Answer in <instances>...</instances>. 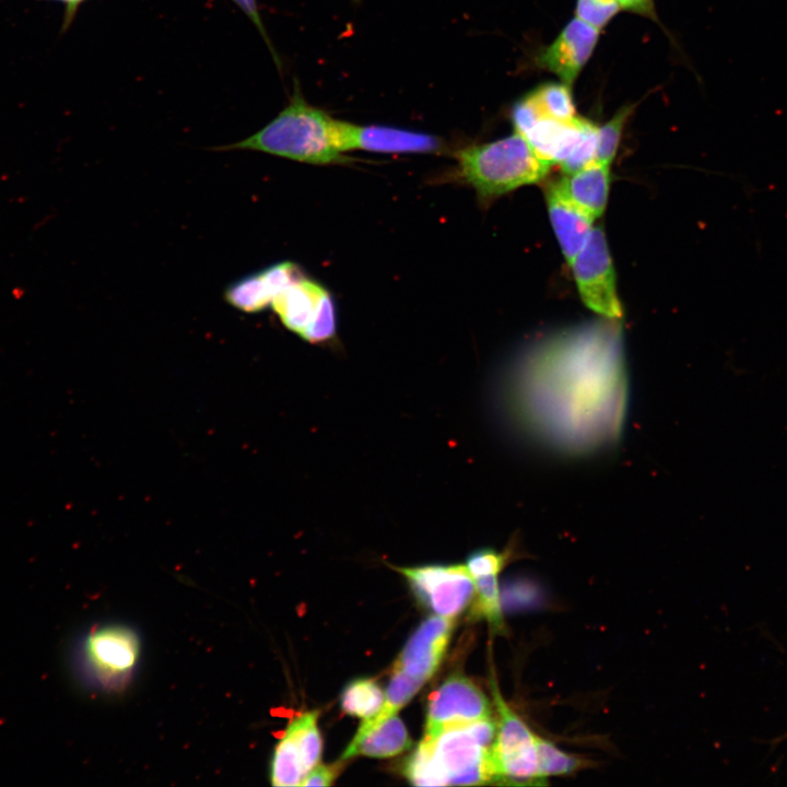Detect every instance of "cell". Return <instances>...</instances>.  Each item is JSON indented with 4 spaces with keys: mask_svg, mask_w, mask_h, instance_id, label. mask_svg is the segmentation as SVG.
Returning a JSON list of instances; mask_svg holds the SVG:
<instances>
[{
    "mask_svg": "<svg viewBox=\"0 0 787 787\" xmlns=\"http://www.w3.org/2000/svg\"><path fill=\"white\" fill-rule=\"evenodd\" d=\"M339 119L307 103L295 87L287 106L262 129L218 150H251L289 160L324 165L344 160Z\"/></svg>",
    "mask_w": 787,
    "mask_h": 787,
    "instance_id": "cell-1",
    "label": "cell"
},
{
    "mask_svg": "<svg viewBox=\"0 0 787 787\" xmlns=\"http://www.w3.org/2000/svg\"><path fill=\"white\" fill-rule=\"evenodd\" d=\"M458 173L482 201L493 200L521 186L543 179L552 164L540 158L519 133L461 149Z\"/></svg>",
    "mask_w": 787,
    "mask_h": 787,
    "instance_id": "cell-2",
    "label": "cell"
},
{
    "mask_svg": "<svg viewBox=\"0 0 787 787\" xmlns=\"http://www.w3.org/2000/svg\"><path fill=\"white\" fill-rule=\"evenodd\" d=\"M496 735L492 717L450 726L431 739L423 738L448 785L492 783L491 748Z\"/></svg>",
    "mask_w": 787,
    "mask_h": 787,
    "instance_id": "cell-3",
    "label": "cell"
},
{
    "mask_svg": "<svg viewBox=\"0 0 787 787\" xmlns=\"http://www.w3.org/2000/svg\"><path fill=\"white\" fill-rule=\"evenodd\" d=\"M139 657L138 634L125 625L109 624L90 631L82 638L75 662L87 682L116 691L128 683Z\"/></svg>",
    "mask_w": 787,
    "mask_h": 787,
    "instance_id": "cell-4",
    "label": "cell"
},
{
    "mask_svg": "<svg viewBox=\"0 0 787 787\" xmlns=\"http://www.w3.org/2000/svg\"><path fill=\"white\" fill-rule=\"evenodd\" d=\"M491 692L498 719L491 748L492 783L502 785H543L538 767L537 736L504 701L497 683Z\"/></svg>",
    "mask_w": 787,
    "mask_h": 787,
    "instance_id": "cell-5",
    "label": "cell"
},
{
    "mask_svg": "<svg viewBox=\"0 0 787 787\" xmlns=\"http://www.w3.org/2000/svg\"><path fill=\"white\" fill-rule=\"evenodd\" d=\"M271 307L289 330L309 343H324L336 334L332 297L316 281L297 277L273 297Z\"/></svg>",
    "mask_w": 787,
    "mask_h": 787,
    "instance_id": "cell-6",
    "label": "cell"
},
{
    "mask_svg": "<svg viewBox=\"0 0 787 787\" xmlns=\"http://www.w3.org/2000/svg\"><path fill=\"white\" fill-rule=\"evenodd\" d=\"M586 306L610 319L622 317L615 273L603 230L594 227L583 249L569 265Z\"/></svg>",
    "mask_w": 787,
    "mask_h": 787,
    "instance_id": "cell-7",
    "label": "cell"
},
{
    "mask_svg": "<svg viewBox=\"0 0 787 787\" xmlns=\"http://www.w3.org/2000/svg\"><path fill=\"white\" fill-rule=\"evenodd\" d=\"M395 568L407 578L419 600L436 615L454 619L474 597V579L466 565Z\"/></svg>",
    "mask_w": 787,
    "mask_h": 787,
    "instance_id": "cell-8",
    "label": "cell"
},
{
    "mask_svg": "<svg viewBox=\"0 0 787 787\" xmlns=\"http://www.w3.org/2000/svg\"><path fill=\"white\" fill-rule=\"evenodd\" d=\"M491 717V705L481 689L462 674L449 676L428 697L425 739L443 729Z\"/></svg>",
    "mask_w": 787,
    "mask_h": 787,
    "instance_id": "cell-9",
    "label": "cell"
},
{
    "mask_svg": "<svg viewBox=\"0 0 787 787\" xmlns=\"http://www.w3.org/2000/svg\"><path fill=\"white\" fill-rule=\"evenodd\" d=\"M342 152L363 150L379 153H431L441 148L436 137L388 126H360L339 120Z\"/></svg>",
    "mask_w": 787,
    "mask_h": 787,
    "instance_id": "cell-10",
    "label": "cell"
},
{
    "mask_svg": "<svg viewBox=\"0 0 787 787\" xmlns=\"http://www.w3.org/2000/svg\"><path fill=\"white\" fill-rule=\"evenodd\" d=\"M453 630L454 620L450 618H427L407 642L393 669L425 683L439 667Z\"/></svg>",
    "mask_w": 787,
    "mask_h": 787,
    "instance_id": "cell-11",
    "label": "cell"
},
{
    "mask_svg": "<svg viewBox=\"0 0 787 787\" xmlns=\"http://www.w3.org/2000/svg\"><path fill=\"white\" fill-rule=\"evenodd\" d=\"M599 30L579 19L572 20L537 59L538 64L571 85L597 44Z\"/></svg>",
    "mask_w": 787,
    "mask_h": 787,
    "instance_id": "cell-12",
    "label": "cell"
},
{
    "mask_svg": "<svg viewBox=\"0 0 787 787\" xmlns=\"http://www.w3.org/2000/svg\"><path fill=\"white\" fill-rule=\"evenodd\" d=\"M299 275L293 262H279L233 282L225 290L224 298L242 312L258 313L271 306L273 297Z\"/></svg>",
    "mask_w": 787,
    "mask_h": 787,
    "instance_id": "cell-13",
    "label": "cell"
},
{
    "mask_svg": "<svg viewBox=\"0 0 787 787\" xmlns=\"http://www.w3.org/2000/svg\"><path fill=\"white\" fill-rule=\"evenodd\" d=\"M545 200L562 252L571 265L588 240L594 230L595 218L562 195L555 183L548 185Z\"/></svg>",
    "mask_w": 787,
    "mask_h": 787,
    "instance_id": "cell-14",
    "label": "cell"
},
{
    "mask_svg": "<svg viewBox=\"0 0 787 787\" xmlns=\"http://www.w3.org/2000/svg\"><path fill=\"white\" fill-rule=\"evenodd\" d=\"M587 121L578 116L571 120L541 116L522 137L540 158L561 165L580 139Z\"/></svg>",
    "mask_w": 787,
    "mask_h": 787,
    "instance_id": "cell-15",
    "label": "cell"
},
{
    "mask_svg": "<svg viewBox=\"0 0 787 787\" xmlns=\"http://www.w3.org/2000/svg\"><path fill=\"white\" fill-rule=\"evenodd\" d=\"M555 185L569 201L596 219L607 205L610 165L595 161L577 172L564 174Z\"/></svg>",
    "mask_w": 787,
    "mask_h": 787,
    "instance_id": "cell-16",
    "label": "cell"
},
{
    "mask_svg": "<svg viewBox=\"0 0 787 787\" xmlns=\"http://www.w3.org/2000/svg\"><path fill=\"white\" fill-rule=\"evenodd\" d=\"M411 744L404 724L393 715L372 728L357 730L341 761L360 755L390 757L410 749Z\"/></svg>",
    "mask_w": 787,
    "mask_h": 787,
    "instance_id": "cell-17",
    "label": "cell"
},
{
    "mask_svg": "<svg viewBox=\"0 0 787 787\" xmlns=\"http://www.w3.org/2000/svg\"><path fill=\"white\" fill-rule=\"evenodd\" d=\"M384 701V692L374 680L356 679L343 689L340 704L348 715L365 720L381 709Z\"/></svg>",
    "mask_w": 787,
    "mask_h": 787,
    "instance_id": "cell-18",
    "label": "cell"
},
{
    "mask_svg": "<svg viewBox=\"0 0 787 787\" xmlns=\"http://www.w3.org/2000/svg\"><path fill=\"white\" fill-rule=\"evenodd\" d=\"M318 716V710L305 712L292 719L285 729L298 747L306 774L321 759L322 739L317 725Z\"/></svg>",
    "mask_w": 787,
    "mask_h": 787,
    "instance_id": "cell-19",
    "label": "cell"
},
{
    "mask_svg": "<svg viewBox=\"0 0 787 787\" xmlns=\"http://www.w3.org/2000/svg\"><path fill=\"white\" fill-rule=\"evenodd\" d=\"M423 684L422 681L393 669L381 709L374 717L363 720L359 730L372 728L390 716L397 715Z\"/></svg>",
    "mask_w": 787,
    "mask_h": 787,
    "instance_id": "cell-20",
    "label": "cell"
},
{
    "mask_svg": "<svg viewBox=\"0 0 787 787\" xmlns=\"http://www.w3.org/2000/svg\"><path fill=\"white\" fill-rule=\"evenodd\" d=\"M474 597L472 599L471 615L484 619L496 632L504 631L502 603L497 575L473 578Z\"/></svg>",
    "mask_w": 787,
    "mask_h": 787,
    "instance_id": "cell-21",
    "label": "cell"
},
{
    "mask_svg": "<svg viewBox=\"0 0 787 787\" xmlns=\"http://www.w3.org/2000/svg\"><path fill=\"white\" fill-rule=\"evenodd\" d=\"M538 767L541 779L569 775L589 765V762L557 748L553 742L537 736Z\"/></svg>",
    "mask_w": 787,
    "mask_h": 787,
    "instance_id": "cell-22",
    "label": "cell"
},
{
    "mask_svg": "<svg viewBox=\"0 0 787 787\" xmlns=\"http://www.w3.org/2000/svg\"><path fill=\"white\" fill-rule=\"evenodd\" d=\"M541 116L557 120H571L575 115V106L568 85L548 83L528 94Z\"/></svg>",
    "mask_w": 787,
    "mask_h": 787,
    "instance_id": "cell-23",
    "label": "cell"
},
{
    "mask_svg": "<svg viewBox=\"0 0 787 787\" xmlns=\"http://www.w3.org/2000/svg\"><path fill=\"white\" fill-rule=\"evenodd\" d=\"M403 775L414 786H447V779L435 762L430 744L423 739L407 760Z\"/></svg>",
    "mask_w": 787,
    "mask_h": 787,
    "instance_id": "cell-24",
    "label": "cell"
},
{
    "mask_svg": "<svg viewBox=\"0 0 787 787\" xmlns=\"http://www.w3.org/2000/svg\"><path fill=\"white\" fill-rule=\"evenodd\" d=\"M636 105L623 106L598 131V143L595 161L611 164L618 151L623 128Z\"/></svg>",
    "mask_w": 787,
    "mask_h": 787,
    "instance_id": "cell-25",
    "label": "cell"
},
{
    "mask_svg": "<svg viewBox=\"0 0 787 787\" xmlns=\"http://www.w3.org/2000/svg\"><path fill=\"white\" fill-rule=\"evenodd\" d=\"M598 131L599 128L588 120L580 139L560 165L564 174L577 172L595 162Z\"/></svg>",
    "mask_w": 787,
    "mask_h": 787,
    "instance_id": "cell-26",
    "label": "cell"
},
{
    "mask_svg": "<svg viewBox=\"0 0 787 787\" xmlns=\"http://www.w3.org/2000/svg\"><path fill=\"white\" fill-rule=\"evenodd\" d=\"M509 557L508 550L480 549L468 556L465 565L473 578L497 575Z\"/></svg>",
    "mask_w": 787,
    "mask_h": 787,
    "instance_id": "cell-27",
    "label": "cell"
},
{
    "mask_svg": "<svg viewBox=\"0 0 787 787\" xmlns=\"http://www.w3.org/2000/svg\"><path fill=\"white\" fill-rule=\"evenodd\" d=\"M616 0H577V19L600 30L618 13Z\"/></svg>",
    "mask_w": 787,
    "mask_h": 787,
    "instance_id": "cell-28",
    "label": "cell"
},
{
    "mask_svg": "<svg viewBox=\"0 0 787 787\" xmlns=\"http://www.w3.org/2000/svg\"><path fill=\"white\" fill-rule=\"evenodd\" d=\"M339 768L332 765L317 764L303 779L301 786H330Z\"/></svg>",
    "mask_w": 787,
    "mask_h": 787,
    "instance_id": "cell-29",
    "label": "cell"
},
{
    "mask_svg": "<svg viewBox=\"0 0 787 787\" xmlns=\"http://www.w3.org/2000/svg\"><path fill=\"white\" fill-rule=\"evenodd\" d=\"M231 1L234 2L247 15V17L251 21V23L257 27L259 33L262 35L267 45L270 47V42L267 36V33L263 27V23L261 21V16H260V13L258 10L257 0H231Z\"/></svg>",
    "mask_w": 787,
    "mask_h": 787,
    "instance_id": "cell-30",
    "label": "cell"
},
{
    "mask_svg": "<svg viewBox=\"0 0 787 787\" xmlns=\"http://www.w3.org/2000/svg\"><path fill=\"white\" fill-rule=\"evenodd\" d=\"M622 9L638 13L648 17L655 16L653 0H616Z\"/></svg>",
    "mask_w": 787,
    "mask_h": 787,
    "instance_id": "cell-31",
    "label": "cell"
},
{
    "mask_svg": "<svg viewBox=\"0 0 787 787\" xmlns=\"http://www.w3.org/2000/svg\"><path fill=\"white\" fill-rule=\"evenodd\" d=\"M55 1H59V2H62V3L64 4L66 14H64L63 27H67V26L71 23V21H72L73 16H74L77 10L79 9V7H80L85 0H55Z\"/></svg>",
    "mask_w": 787,
    "mask_h": 787,
    "instance_id": "cell-32",
    "label": "cell"
},
{
    "mask_svg": "<svg viewBox=\"0 0 787 787\" xmlns=\"http://www.w3.org/2000/svg\"><path fill=\"white\" fill-rule=\"evenodd\" d=\"M356 1V0H355Z\"/></svg>",
    "mask_w": 787,
    "mask_h": 787,
    "instance_id": "cell-33",
    "label": "cell"
}]
</instances>
